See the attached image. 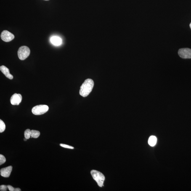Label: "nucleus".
<instances>
[{"instance_id":"1","label":"nucleus","mask_w":191,"mask_h":191,"mask_svg":"<svg viewBox=\"0 0 191 191\" xmlns=\"http://www.w3.org/2000/svg\"><path fill=\"white\" fill-rule=\"evenodd\" d=\"M94 86L93 80L90 79H86L81 87L79 91L80 95L83 97H86L92 91Z\"/></svg>"},{"instance_id":"2","label":"nucleus","mask_w":191,"mask_h":191,"mask_svg":"<svg viewBox=\"0 0 191 191\" xmlns=\"http://www.w3.org/2000/svg\"><path fill=\"white\" fill-rule=\"evenodd\" d=\"M91 173L93 179L97 183L98 185L100 187H103L105 180V177L104 175L100 172L94 170H92Z\"/></svg>"},{"instance_id":"3","label":"nucleus","mask_w":191,"mask_h":191,"mask_svg":"<svg viewBox=\"0 0 191 191\" xmlns=\"http://www.w3.org/2000/svg\"><path fill=\"white\" fill-rule=\"evenodd\" d=\"M30 50L26 46H22L19 48L18 51V56L20 60H25L30 55Z\"/></svg>"},{"instance_id":"4","label":"nucleus","mask_w":191,"mask_h":191,"mask_svg":"<svg viewBox=\"0 0 191 191\" xmlns=\"http://www.w3.org/2000/svg\"><path fill=\"white\" fill-rule=\"evenodd\" d=\"M49 109V107L46 105H37L33 108L32 111L34 114L41 115L47 112Z\"/></svg>"},{"instance_id":"5","label":"nucleus","mask_w":191,"mask_h":191,"mask_svg":"<svg viewBox=\"0 0 191 191\" xmlns=\"http://www.w3.org/2000/svg\"><path fill=\"white\" fill-rule=\"evenodd\" d=\"M179 57L184 59H191V49L189 48L180 49L178 52Z\"/></svg>"},{"instance_id":"6","label":"nucleus","mask_w":191,"mask_h":191,"mask_svg":"<svg viewBox=\"0 0 191 191\" xmlns=\"http://www.w3.org/2000/svg\"><path fill=\"white\" fill-rule=\"evenodd\" d=\"M1 38L3 41L5 42H9L14 39V35L8 30H4L1 34Z\"/></svg>"},{"instance_id":"7","label":"nucleus","mask_w":191,"mask_h":191,"mask_svg":"<svg viewBox=\"0 0 191 191\" xmlns=\"http://www.w3.org/2000/svg\"><path fill=\"white\" fill-rule=\"evenodd\" d=\"M22 96L20 94H15L12 96L10 99V102L12 105H19L21 102Z\"/></svg>"},{"instance_id":"8","label":"nucleus","mask_w":191,"mask_h":191,"mask_svg":"<svg viewBox=\"0 0 191 191\" xmlns=\"http://www.w3.org/2000/svg\"><path fill=\"white\" fill-rule=\"evenodd\" d=\"M12 169V166H9L7 167L1 168V176L4 177H9L10 176Z\"/></svg>"},{"instance_id":"9","label":"nucleus","mask_w":191,"mask_h":191,"mask_svg":"<svg viewBox=\"0 0 191 191\" xmlns=\"http://www.w3.org/2000/svg\"><path fill=\"white\" fill-rule=\"evenodd\" d=\"M0 70L2 72L3 74L5 75L6 77L10 79H12L13 78V76L10 73L9 69L6 67L5 66H1L0 67Z\"/></svg>"},{"instance_id":"10","label":"nucleus","mask_w":191,"mask_h":191,"mask_svg":"<svg viewBox=\"0 0 191 191\" xmlns=\"http://www.w3.org/2000/svg\"><path fill=\"white\" fill-rule=\"evenodd\" d=\"M51 43L54 46H59L62 43V39L60 37L57 36H53L50 39Z\"/></svg>"},{"instance_id":"11","label":"nucleus","mask_w":191,"mask_h":191,"mask_svg":"<svg viewBox=\"0 0 191 191\" xmlns=\"http://www.w3.org/2000/svg\"><path fill=\"white\" fill-rule=\"evenodd\" d=\"M157 139L155 136H151L149 137L148 140V143L151 146L153 147L156 144Z\"/></svg>"},{"instance_id":"12","label":"nucleus","mask_w":191,"mask_h":191,"mask_svg":"<svg viewBox=\"0 0 191 191\" xmlns=\"http://www.w3.org/2000/svg\"><path fill=\"white\" fill-rule=\"evenodd\" d=\"M40 135V132L35 130H31V137L37 139L39 137Z\"/></svg>"},{"instance_id":"13","label":"nucleus","mask_w":191,"mask_h":191,"mask_svg":"<svg viewBox=\"0 0 191 191\" xmlns=\"http://www.w3.org/2000/svg\"><path fill=\"white\" fill-rule=\"evenodd\" d=\"M24 135L26 139H29L31 137V130L29 129L26 130L24 132Z\"/></svg>"},{"instance_id":"14","label":"nucleus","mask_w":191,"mask_h":191,"mask_svg":"<svg viewBox=\"0 0 191 191\" xmlns=\"http://www.w3.org/2000/svg\"><path fill=\"white\" fill-rule=\"evenodd\" d=\"M6 129V125L2 120H0V132L2 133Z\"/></svg>"},{"instance_id":"15","label":"nucleus","mask_w":191,"mask_h":191,"mask_svg":"<svg viewBox=\"0 0 191 191\" xmlns=\"http://www.w3.org/2000/svg\"><path fill=\"white\" fill-rule=\"evenodd\" d=\"M6 161V159L4 156L2 155H0V165H1L5 163Z\"/></svg>"},{"instance_id":"16","label":"nucleus","mask_w":191,"mask_h":191,"mask_svg":"<svg viewBox=\"0 0 191 191\" xmlns=\"http://www.w3.org/2000/svg\"><path fill=\"white\" fill-rule=\"evenodd\" d=\"M60 145L61 146L65 148H67L70 149H73L74 148L73 147L71 146L68 145H66V144H60Z\"/></svg>"},{"instance_id":"17","label":"nucleus","mask_w":191,"mask_h":191,"mask_svg":"<svg viewBox=\"0 0 191 191\" xmlns=\"http://www.w3.org/2000/svg\"><path fill=\"white\" fill-rule=\"evenodd\" d=\"M8 188V186L6 185H1L0 187V190L1 191H7V189Z\"/></svg>"},{"instance_id":"18","label":"nucleus","mask_w":191,"mask_h":191,"mask_svg":"<svg viewBox=\"0 0 191 191\" xmlns=\"http://www.w3.org/2000/svg\"><path fill=\"white\" fill-rule=\"evenodd\" d=\"M8 188L9 191H16V188H14L12 186L10 185H8Z\"/></svg>"},{"instance_id":"19","label":"nucleus","mask_w":191,"mask_h":191,"mask_svg":"<svg viewBox=\"0 0 191 191\" xmlns=\"http://www.w3.org/2000/svg\"><path fill=\"white\" fill-rule=\"evenodd\" d=\"M27 139H26V138H25V139H24V140L25 141H26L27 140Z\"/></svg>"},{"instance_id":"20","label":"nucleus","mask_w":191,"mask_h":191,"mask_svg":"<svg viewBox=\"0 0 191 191\" xmlns=\"http://www.w3.org/2000/svg\"><path fill=\"white\" fill-rule=\"evenodd\" d=\"M190 28L191 29V23L190 24Z\"/></svg>"},{"instance_id":"21","label":"nucleus","mask_w":191,"mask_h":191,"mask_svg":"<svg viewBox=\"0 0 191 191\" xmlns=\"http://www.w3.org/2000/svg\"><path fill=\"white\" fill-rule=\"evenodd\" d=\"M46 1H48V0H46Z\"/></svg>"}]
</instances>
